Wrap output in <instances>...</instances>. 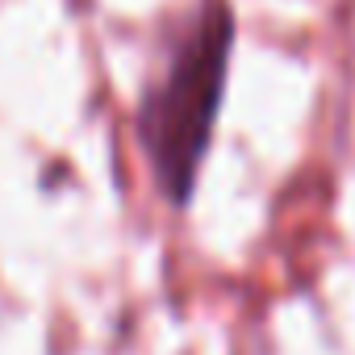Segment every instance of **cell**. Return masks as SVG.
<instances>
[{
    "mask_svg": "<svg viewBox=\"0 0 355 355\" xmlns=\"http://www.w3.org/2000/svg\"><path fill=\"white\" fill-rule=\"evenodd\" d=\"M230 46H234V17L222 0H214L201 26L189 34V42L175 51L163 84L150 88L142 105V142L163 193L175 205L189 201L201 159L209 150V134L230 67Z\"/></svg>",
    "mask_w": 355,
    "mask_h": 355,
    "instance_id": "6da1fadb",
    "label": "cell"
}]
</instances>
